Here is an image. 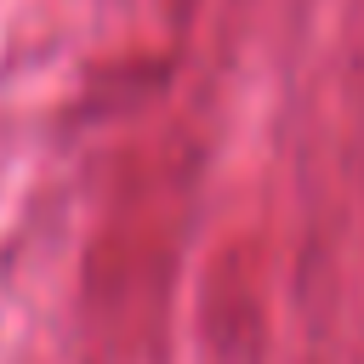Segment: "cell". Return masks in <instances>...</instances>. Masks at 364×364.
Listing matches in <instances>:
<instances>
[]
</instances>
